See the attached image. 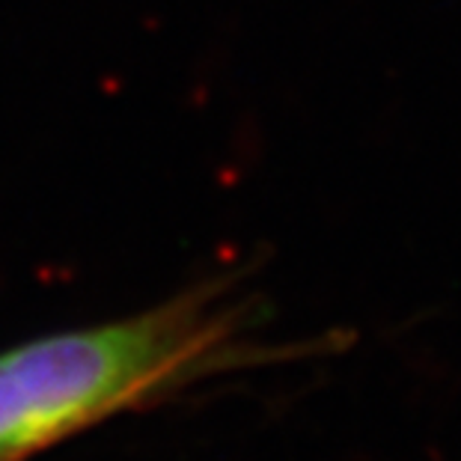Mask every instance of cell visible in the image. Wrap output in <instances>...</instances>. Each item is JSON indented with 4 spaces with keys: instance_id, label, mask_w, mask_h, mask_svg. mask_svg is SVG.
Returning a JSON list of instances; mask_svg holds the SVG:
<instances>
[{
    "instance_id": "6da1fadb",
    "label": "cell",
    "mask_w": 461,
    "mask_h": 461,
    "mask_svg": "<svg viewBox=\"0 0 461 461\" xmlns=\"http://www.w3.org/2000/svg\"><path fill=\"white\" fill-rule=\"evenodd\" d=\"M232 280L152 310L0 351V461L102 420L218 355L235 330Z\"/></svg>"
}]
</instances>
